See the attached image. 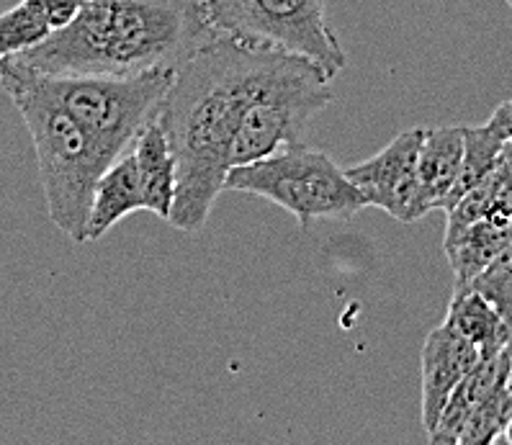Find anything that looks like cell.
I'll return each instance as SVG.
<instances>
[{
  "instance_id": "obj_10",
  "label": "cell",
  "mask_w": 512,
  "mask_h": 445,
  "mask_svg": "<svg viewBox=\"0 0 512 445\" xmlns=\"http://www.w3.org/2000/svg\"><path fill=\"white\" fill-rule=\"evenodd\" d=\"M464 127L425 129L415 173V214L446 209L464 163Z\"/></svg>"
},
{
  "instance_id": "obj_5",
  "label": "cell",
  "mask_w": 512,
  "mask_h": 445,
  "mask_svg": "<svg viewBox=\"0 0 512 445\" xmlns=\"http://www.w3.org/2000/svg\"><path fill=\"white\" fill-rule=\"evenodd\" d=\"M224 191L253 193L284 206L304 229L317 219H350L366 209L363 193L325 152L296 142L255 163L229 168Z\"/></svg>"
},
{
  "instance_id": "obj_15",
  "label": "cell",
  "mask_w": 512,
  "mask_h": 445,
  "mask_svg": "<svg viewBox=\"0 0 512 445\" xmlns=\"http://www.w3.org/2000/svg\"><path fill=\"white\" fill-rule=\"evenodd\" d=\"M446 322L479 348L482 358L497 355L512 343V325L497 312L492 301L474 289H453Z\"/></svg>"
},
{
  "instance_id": "obj_12",
  "label": "cell",
  "mask_w": 512,
  "mask_h": 445,
  "mask_svg": "<svg viewBox=\"0 0 512 445\" xmlns=\"http://www.w3.org/2000/svg\"><path fill=\"white\" fill-rule=\"evenodd\" d=\"M142 209H145V193H142V181H139L137 157L129 147L98 178L88 227H85V242L101 240L114 224Z\"/></svg>"
},
{
  "instance_id": "obj_11",
  "label": "cell",
  "mask_w": 512,
  "mask_h": 445,
  "mask_svg": "<svg viewBox=\"0 0 512 445\" xmlns=\"http://www.w3.org/2000/svg\"><path fill=\"white\" fill-rule=\"evenodd\" d=\"M132 152L137 157L139 181L145 193V211H152L168 222L173 214L175 191H178V163L173 147L165 132L160 114L152 116L132 142Z\"/></svg>"
},
{
  "instance_id": "obj_9",
  "label": "cell",
  "mask_w": 512,
  "mask_h": 445,
  "mask_svg": "<svg viewBox=\"0 0 512 445\" xmlns=\"http://www.w3.org/2000/svg\"><path fill=\"white\" fill-rule=\"evenodd\" d=\"M422 425L428 435L438 427L440 415L466 373L482 361V353L448 322L435 327L422 345Z\"/></svg>"
},
{
  "instance_id": "obj_22",
  "label": "cell",
  "mask_w": 512,
  "mask_h": 445,
  "mask_svg": "<svg viewBox=\"0 0 512 445\" xmlns=\"http://www.w3.org/2000/svg\"><path fill=\"white\" fill-rule=\"evenodd\" d=\"M487 127L494 129L505 142H512V98L494 109V114L487 121Z\"/></svg>"
},
{
  "instance_id": "obj_25",
  "label": "cell",
  "mask_w": 512,
  "mask_h": 445,
  "mask_svg": "<svg viewBox=\"0 0 512 445\" xmlns=\"http://www.w3.org/2000/svg\"><path fill=\"white\" fill-rule=\"evenodd\" d=\"M505 3H507V6H510V8H512V0H505Z\"/></svg>"
},
{
  "instance_id": "obj_1",
  "label": "cell",
  "mask_w": 512,
  "mask_h": 445,
  "mask_svg": "<svg viewBox=\"0 0 512 445\" xmlns=\"http://www.w3.org/2000/svg\"><path fill=\"white\" fill-rule=\"evenodd\" d=\"M253 44L217 34L178 70L160 103V121L178 163V191L168 222L183 232L206 224L232 168Z\"/></svg>"
},
{
  "instance_id": "obj_6",
  "label": "cell",
  "mask_w": 512,
  "mask_h": 445,
  "mask_svg": "<svg viewBox=\"0 0 512 445\" xmlns=\"http://www.w3.org/2000/svg\"><path fill=\"white\" fill-rule=\"evenodd\" d=\"M201 6L219 34L304 57L327 78L345 67L343 44L327 19L325 0H201Z\"/></svg>"
},
{
  "instance_id": "obj_17",
  "label": "cell",
  "mask_w": 512,
  "mask_h": 445,
  "mask_svg": "<svg viewBox=\"0 0 512 445\" xmlns=\"http://www.w3.org/2000/svg\"><path fill=\"white\" fill-rule=\"evenodd\" d=\"M52 34V26L34 0H21L0 13V60L16 57L26 49L37 47Z\"/></svg>"
},
{
  "instance_id": "obj_2",
  "label": "cell",
  "mask_w": 512,
  "mask_h": 445,
  "mask_svg": "<svg viewBox=\"0 0 512 445\" xmlns=\"http://www.w3.org/2000/svg\"><path fill=\"white\" fill-rule=\"evenodd\" d=\"M217 34L201 0H85L73 24L6 60L39 75L175 73Z\"/></svg>"
},
{
  "instance_id": "obj_24",
  "label": "cell",
  "mask_w": 512,
  "mask_h": 445,
  "mask_svg": "<svg viewBox=\"0 0 512 445\" xmlns=\"http://www.w3.org/2000/svg\"><path fill=\"white\" fill-rule=\"evenodd\" d=\"M507 384H510L512 389V343H510V381H507Z\"/></svg>"
},
{
  "instance_id": "obj_13",
  "label": "cell",
  "mask_w": 512,
  "mask_h": 445,
  "mask_svg": "<svg viewBox=\"0 0 512 445\" xmlns=\"http://www.w3.org/2000/svg\"><path fill=\"white\" fill-rule=\"evenodd\" d=\"M510 381V345L502 353L489 355L476 363L464 381L456 386V391L448 399L438 427L430 433V443H451L458 445V435L464 430L466 420L474 415V409L489 399L494 391Z\"/></svg>"
},
{
  "instance_id": "obj_21",
  "label": "cell",
  "mask_w": 512,
  "mask_h": 445,
  "mask_svg": "<svg viewBox=\"0 0 512 445\" xmlns=\"http://www.w3.org/2000/svg\"><path fill=\"white\" fill-rule=\"evenodd\" d=\"M34 3L44 13V19L49 21L52 31L65 29L67 24H73L85 6V0H34Z\"/></svg>"
},
{
  "instance_id": "obj_7",
  "label": "cell",
  "mask_w": 512,
  "mask_h": 445,
  "mask_svg": "<svg viewBox=\"0 0 512 445\" xmlns=\"http://www.w3.org/2000/svg\"><path fill=\"white\" fill-rule=\"evenodd\" d=\"M39 75V73H37ZM47 91L65 106L98 142L109 160L132 147L134 137L157 114L175 73L39 75Z\"/></svg>"
},
{
  "instance_id": "obj_23",
  "label": "cell",
  "mask_w": 512,
  "mask_h": 445,
  "mask_svg": "<svg viewBox=\"0 0 512 445\" xmlns=\"http://www.w3.org/2000/svg\"><path fill=\"white\" fill-rule=\"evenodd\" d=\"M502 440L512 443V420H510V425H507V430H505V435H502Z\"/></svg>"
},
{
  "instance_id": "obj_3",
  "label": "cell",
  "mask_w": 512,
  "mask_h": 445,
  "mask_svg": "<svg viewBox=\"0 0 512 445\" xmlns=\"http://www.w3.org/2000/svg\"><path fill=\"white\" fill-rule=\"evenodd\" d=\"M0 85L24 116L34 139L49 219L62 235L85 242L93 191L114 160H109L83 124L47 91L37 73L13 60H0Z\"/></svg>"
},
{
  "instance_id": "obj_19",
  "label": "cell",
  "mask_w": 512,
  "mask_h": 445,
  "mask_svg": "<svg viewBox=\"0 0 512 445\" xmlns=\"http://www.w3.org/2000/svg\"><path fill=\"white\" fill-rule=\"evenodd\" d=\"M464 289L479 291L512 325V242Z\"/></svg>"
},
{
  "instance_id": "obj_20",
  "label": "cell",
  "mask_w": 512,
  "mask_h": 445,
  "mask_svg": "<svg viewBox=\"0 0 512 445\" xmlns=\"http://www.w3.org/2000/svg\"><path fill=\"white\" fill-rule=\"evenodd\" d=\"M489 188V214L512 219V142H507L492 173L484 178Z\"/></svg>"
},
{
  "instance_id": "obj_4",
  "label": "cell",
  "mask_w": 512,
  "mask_h": 445,
  "mask_svg": "<svg viewBox=\"0 0 512 445\" xmlns=\"http://www.w3.org/2000/svg\"><path fill=\"white\" fill-rule=\"evenodd\" d=\"M330 80L304 57L271 47H253L240 124L232 145V168L302 142L312 116L332 101Z\"/></svg>"
},
{
  "instance_id": "obj_8",
  "label": "cell",
  "mask_w": 512,
  "mask_h": 445,
  "mask_svg": "<svg viewBox=\"0 0 512 445\" xmlns=\"http://www.w3.org/2000/svg\"><path fill=\"white\" fill-rule=\"evenodd\" d=\"M422 139L425 129L402 132L374 157L345 170L363 193L366 206H376L404 224L417 222L415 173Z\"/></svg>"
},
{
  "instance_id": "obj_16",
  "label": "cell",
  "mask_w": 512,
  "mask_h": 445,
  "mask_svg": "<svg viewBox=\"0 0 512 445\" xmlns=\"http://www.w3.org/2000/svg\"><path fill=\"white\" fill-rule=\"evenodd\" d=\"M464 163H461V173H458V181L453 186L451 199H448L446 209H453L458 204V199L469 193L471 188L479 186V183L487 178L494 170L497 160H500L502 150H505V139L500 134L489 129L487 124L484 127H464Z\"/></svg>"
},
{
  "instance_id": "obj_14",
  "label": "cell",
  "mask_w": 512,
  "mask_h": 445,
  "mask_svg": "<svg viewBox=\"0 0 512 445\" xmlns=\"http://www.w3.org/2000/svg\"><path fill=\"white\" fill-rule=\"evenodd\" d=\"M512 242V219L505 214H487L458 235L443 242L453 268V289H464Z\"/></svg>"
},
{
  "instance_id": "obj_18",
  "label": "cell",
  "mask_w": 512,
  "mask_h": 445,
  "mask_svg": "<svg viewBox=\"0 0 512 445\" xmlns=\"http://www.w3.org/2000/svg\"><path fill=\"white\" fill-rule=\"evenodd\" d=\"M512 420V389L510 384L500 386L492 397L484 399L466 420L464 430L458 435V445H487L505 435Z\"/></svg>"
}]
</instances>
